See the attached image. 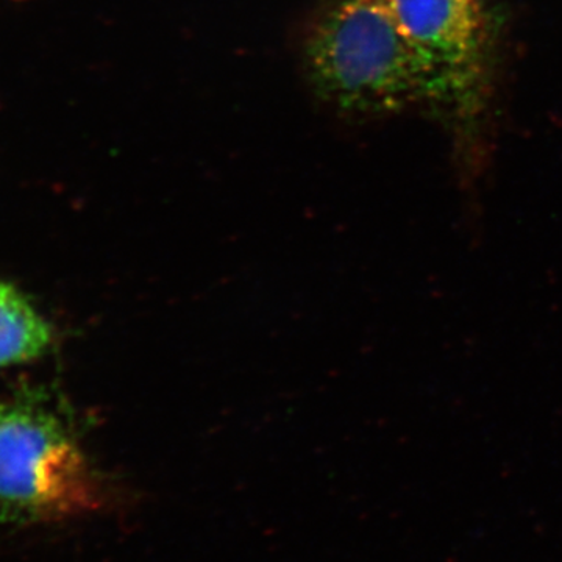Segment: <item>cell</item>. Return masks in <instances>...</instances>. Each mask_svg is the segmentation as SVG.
I'll return each mask as SVG.
<instances>
[{
  "instance_id": "1",
  "label": "cell",
  "mask_w": 562,
  "mask_h": 562,
  "mask_svg": "<svg viewBox=\"0 0 562 562\" xmlns=\"http://www.w3.org/2000/svg\"><path fill=\"white\" fill-rule=\"evenodd\" d=\"M313 94L358 120L424 109L416 58L392 0H327L302 44Z\"/></svg>"
},
{
  "instance_id": "2",
  "label": "cell",
  "mask_w": 562,
  "mask_h": 562,
  "mask_svg": "<svg viewBox=\"0 0 562 562\" xmlns=\"http://www.w3.org/2000/svg\"><path fill=\"white\" fill-rule=\"evenodd\" d=\"M412 47L424 109L449 133L464 168L482 157L497 80L495 0H392Z\"/></svg>"
},
{
  "instance_id": "3",
  "label": "cell",
  "mask_w": 562,
  "mask_h": 562,
  "mask_svg": "<svg viewBox=\"0 0 562 562\" xmlns=\"http://www.w3.org/2000/svg\"><path fill=\"white\" fill-rule=\"evenodd\" d=\"M72 422L38 394L0 401V524L54 522L101 506Z\"/></svg>"
},
{
  "instance_id": "4",
  "label": "cell",
  "mask_w": 562,
  "mask_h": 562,
  "mask_svg": "<svg viewBox=\"0 0 562 562\" xmlns=\"http://www.w3.org/2000/svg\"><path fill=\"white\" fill-rule=\"evenodd\" d=\"M52 344L50 322L24 292L0 279V368L38 360Z\"/></svg>"
}]
</instances>
